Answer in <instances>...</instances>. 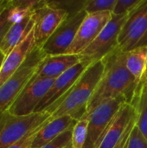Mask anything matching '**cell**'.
Here are the masks:
<instances>
[{"label":"cell","instance_id":"obj_1","mask_svg":"<svg viewBox=\"0 0 147 148\" xmlns=\"http://www.w3.org/2000/svg\"><path fill=\"white\" fill-rule=\"evenodd\" d=\"M105 69L101 81L87 108V117L101 103L113 99H122L132 103L139 84L126 66V53L116 49L103 59Z\"/></svg>","mask_w":147,"mask_h":148},{"label":"cell","instance_id":"obj_2","mask_svg":"<svg viewBox=\"0 0 147 148\" xmlns=\"http://www.w3.org/2000/svg\"><path fill=\"white\" fill-rule=\"evenodd\" d=\"M104 69L103 60L94 62L70 90L44 112L51 114V119L64 115L71 116L76 121L82 118L86 114L88 104L102 77Z\"/></svg>","mask_w":147,"mask_h":148},{"label":"cell","instance_id":"obj_3","mask_svg":"<svg viewBox=\"0 0 147 148\" xmlns=\"http://www.w3.org/2000/svg\"><path fill=\"white\" fill-rule=\"evenodd\" d=\"M47 55L36 46L22 66L0 87V133L11 116L9 109L36 75Z\"/></svg>","mask_w":147,"mask_h":148},{"label":"cell","instance_id":"obj_4","mask_svg":"<svg viewBox=\"0 0 147 148\" xmlns=\"http://www.w3.org/2000/svg\"><path fill=\"white\" fill-rule=\"evenodd\" d=\"M127 103L122 99L108 100L96 107L88 117V137L83 148H98L120 108Z\"/></svg>","mask_w":147,"mask_h":148},{"label":"cell","instance_id":"obj_5","mask_svg":"<svg viewBox=\"0 0 147 148\" xmlns=\"http://www.w3.org/2000/svg\"><path fill=\"white\" fill-rule=\"evenodd\" d=\"M127 15H113V18L101 30L97 38L80 55L82 60L91 62L102 60L118 49L120 33L129 17Z\"/></svg>","mask_w":147,"mask_h":148},{"label":"cell","instance_id":"obj_6","mask_svg":"<svg viewBox=\"0 0 147 148\" xmlns=\"http://www.w3.org/2000/svg\"><path fill=\"white\" fill-rule=\"evenodd\" d=\"M137 125V113L131 103H125L115 115L98 148H127Z\"/></svg>","mask_w":147,"mask_h":148},{"label":"cell","instance_id":"obj_7","mask_svg":"<svg viewBox=\"0 0 147 148\" xmlns=\"http://www.w3.org/2000/svg\"><path fill=\"white\" fill-rule=\"evenodd\" d=\"M141 46H147V0L130 14L118 40V49L125 53Z\"/></svg>","mask_w":147,"mask_h":148},{"label":"cell","instance_id":"obj_8","mask_svg":"<svg viewBox=\"0 0 147 148\" xmlns=\"http://www.w3.org/2000/svg\"><path fill=\"white\" fill-rule=\"evenodd\" d=\"M51 118L48 112L33 113L26 116H13L0 133V148H9L39 128Z\"/></svg>","mask_w":147,"mask_h":148},{"label":"cell","instance_id":"obj_9","mask_svg":"<svg viewBox=\"0 0 147 148\" xmlns=\"http://www.w3.org/2000/svg\"><path fill=\"white\" fill-rule=\"evenodd\" d=\"M87 15L86 10L68 15L51 36L42 44L41 47L42 51L47 56L66 55Z\"/></svg>","mask_w":147,"mask_h":148},{"label":"cell","instance_id":"obj_10","mask_svg":"<svg viewBox=\"0 0 147 148\" xmlns=\"http://www.w3.org/2000/svg\"><path fill=\"white\" fill-rule=\"evenodd\" d=\"M55 79L36 78L35 75L9 109L13 116H26L35 113L39 103L53 86Z\"/></svg>","mask_w":147,"mask_h":148},{"label":"cell","instance_id":"obj_11","mask_svg":"<svg viewBox=\"0 0 147 148\" xmlns=\"http://www.w3.org/2000/svg\"><path fill=\"white\" fill-rule=\"evenodd\" d=\"M68 15V14L62 10L50 7L47 1H39L33 10L36 45L42 47L58 26L65 20Z\"/></svg>","mask_w":147,"mask_h":148},{"label":"cell","instance_id":"obj_12","mask_svg":"<svg viewBox=\"0 0 147 148\" xmlns=\"http://www.w3.org/2000/svg\"><path fill=\"white\" fill-rule=\"evenodd\" d=\"M113 16L111 11L88 14L66 55H81L97 38Z\"/></svg>","mask_w":147,"mask_h":148},{"label":"cell","instance_id":"obj_13","mask_svg":"<svg viewBox=\"0 0 147 148\" xmlns=\"http://www.w3.org/2000/svg\"><path fill=\"white\" fill-rule=\"evenodd\" d=\"M92 63L93 62H91L81 59L79 63L57 77L55 80V82L49 91L36 108L35 113L44 112L49 107H50L65 94H67Z\"/></svg>","mask_w":147,"mask_h":148},{"label":"cell","instance_id":"obj_14","mask_svg":"<svg viewBox=\"0 0 147 148\" xmlns=\"http://www.w3.org/2000/svg\"><path fill=\"white\" fill-rule=\"evenodd\" d=\"M36 46L33 29L29 36L16 48H14V49L8 56H6L0 72V87L22 66L23 62Z\"/></svg>","mask_w":147,"mask_h":148},{"label":"cell","instance_id":"obj_15","mask_svg":"<svg viewBox=\"0 0 147 148\" xmlns=\"http://www.w3.org/2000/svg\"><path fill=\"white\" fill-rule=\"evenodd\" d=\"M81 61V56L80 55L47 56L36 71L35 77L56 79Z\"/></svg>","mask_w":147,"mask_h":148},{"label":"cell","instance_id":"obj_16","mask_svg":"<svg viewBox=\"0 0 147 148\" xmlns=\"http://www.w3.org/2000/svg\"><path fill=\"white\" fill-rule=\"evenodd\" d=\"M76 120L71 116L64 115L55 119H49L36 133L31 148H41L49 143L62 133L74 127Z\"/></svg>","mask_w":147,"mask_h":148},{"label":"cell","instance_id":"obj_17","mask_svg":"<svg viewBox=\"0 0 147 148\" xmlns=\"http://www.w3.org/2000/svg\"><path fill=\"white\" fill-rule=\"evenodd\" d=\"M33 11L22 22L15 23L9 29L4 39L0 44V51L8 56L21 42H23L34 29Z\"/></svg>","mask_w":147,"mask_h":148},{"label":"cell","instance_id":"obj_18","mask_svg":"<svg viewBox=\"0 0 147 148\" xmlns=\"http://www.w3.org/2000/svg\"><path fill=\"white\" fill-rule=\"evenodd\" d=\"M126 66L139 84L147 80V46L126 52Z\"/></svg>","mask_w":147,"mask_h":148},{"label":"cell","instance_id":"obj_19","mask_svg":"<svg viewBox=\"0 0 147 148\" xmlns=\"http://www.w3.org/2000/svg\"><path fill=\"white\" fill-rule=\"evenodd\" d=\"M136 109L137 127L147 140V84L141 83L139 86L136 95L131 103Z\"/></svg>","mask_w":147,"mask_h":148},{"label":"cell","instance_id":"obj_20","mask_svg":"<svg viewBox=\"0 0 147 148\" xmlns=\"http://www.w3.org/2000/svg\"><path fill=\"white\" fill-rule=\"evenodd\" d=\"M88 117H82L76 121L72 131L73 148H83L88 137Z\"/></svg>","mask_w":147,"mask_h":148},{"label":"cell","instance_id":"obj_21","mask_svg":"<svg viewBox=\"0 0 147 148\" xmlns=\"http://www.w3.org/2000/svg\"><path fill=\"white\" fill-rule=\"evenodd\" d=\"M88 0H63V1H47L50 7L62 10L68 15L85 10Z\"/></svg>","mask_w":147,"mask_h":148},{"label":"cell","instance_id":"obj_22","mask_svg":"<svg viewBox=\"0 0 147 148\" xmlns=\"http://www.w3.org/2000/svg\"><path fill=\"white\" fill-rule=\"evenodd\" d=\"M117 0H88L85 10L88 14L102 12V11H113Z\"/></svg>","mask_w":147,"mask_h":148},{"label":"cell","instance_id":"obj_23","mask_svg":"<svg viewBox=\"0 0 147 148\" xmlns=\"http://www.w3.org/2000/svg\"><path fill=\"white\" fill-rule=\"evenodd\" d=\"M144 0H117L113 9V15H127L134 11Z\"/></svg>","mask_w":147,"mask_h":148},{"label":"cell","instance_id":"obj_24","mask_svg":"<svg viewBox=\"0 0 147 148\" xmlns=\"http://www.w3.org/2000/svg\"><path fill=\"white\" fill-rule=\"evenodd\" d=\"M73 127H70L64 133H62L61 135H59L57 138L50 141L49 143L46 144L41 148H66L71 144L72 141V131Z\"/></svg>","mask_w":147,"mask_h":148},{"label":"cell","instance_id":"obj_25","mask_svg":"<svg viewBox=\"0 0 147 148\" xmlns=\"http://www.w3.org/2000/svg\"><path fill=\"white\" fill-rule=\"evenodd\" d=\"M11 2L12 1H10V3L7 6V8L0 13V44L2 43L3 40L4 39L9 29L13 25V23L8 18L9 10H10V6L11 4Z\"/></svg>","mask_w":147,"mask_h":148},{"label":"cell","instance_id":"obj_26","mask_svg":"<svg viewBox=\"0 0 147 148\" xmlns=\"http://www.w3.org/2000/svg\"><path fill=\"white\" fill-rule=\"evenodd\" d=\"M127 148H147V140L139 131L137 125L133 131Z\"/></svg>","mask_w":147,"mask_h":148},{"label":"cell","instance_id":"obj_27","mask_svg":"<svg viewBox=\"0 0 147 148\" xmlns=\"http://www.w3.org/2000/svg\"><path fill=\"white\" fill-rule=\"evenodd\" d=\"M46 121V122H47ZM45 122V123H46ZM44 123V124H45ZM43 124V125H44ZM42 125L39 128H37L36 130L33 131L32 133H30L29 134H28L27 136H25L23 139H22L21 140H19L18 142H16V144L12 145L11 147H10L9 148H31V146H32V143H33V140L35 139V136L36 134V133L40 130V128L43 126Z\"/></svg>","mask_w":147,"mask_h":148},{"label":"cell","instance_id":"obj_28","mask_svg":"<svg viewBox=\"0 0 147 148\" xmlns=\"http://www.w3.org/2000/svg\"><path fill=\"white\" fill-rule=\"evenodd\" d=\"M5 57H6V56L2 51H0V72H1L2 66H3V61H4Z\"/></svg>","mask_w":147,"mask_h":148},{"label":"cell","instance_id":"obj_29","mask_svg":"<svg viewBox=\"0 0 147 148\" xmlns=\"http://www.w3.org/2000/svg\"><path fill=\"white\" fill-rule=\"evenodd\" d=\"M66 148H73V147H72V145L70 144V145H69L68 147H66Z\"/></svg>","mask_w":147,"mask_h":148},{"label":"cell","instance_id":"obj_30","mask_svg":"<svg viewBox=\"0 0 147 148\" xmlns=\"http://www.w3.org/2000/svg\"><path fill=\"white\" fill-rule=\"evenodd\" d=\"M146 84H147V80H146Z\"/></svg>","mask_w":147,"mask_h":148}]
</instances>
